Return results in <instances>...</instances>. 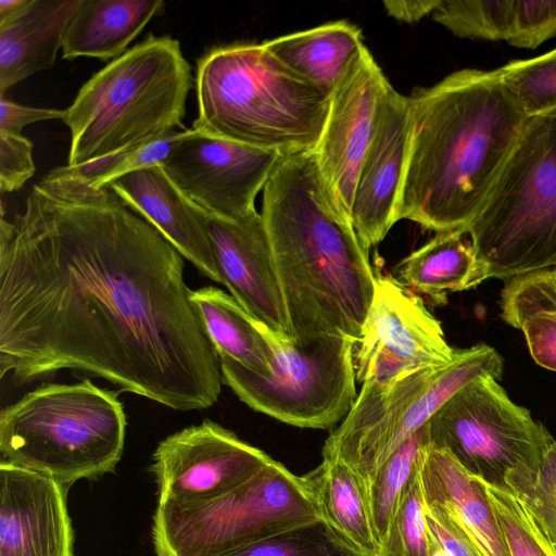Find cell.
I'll return each mask as SVG.
<instances>
[{
    "mask_svg": "<svg viewBox=\"0 0 556 556\" xmlns=\"http://www.w3.org/2000/svg\"><path fill=\"white\" fill-rule=\"evenodd\" d=\"M429 534L448 556H483L462 526L442 507L425 504Z\"/></svg>",
    "mask_w": 556,
    "mask_h": 556,
    "instance_id": "obj_37",
    "label": "cell"
},
{
    "mask_svg": "<svg viewBox=\"0 0 556 556\" xmlns=\"http://www.w3.org/2000/svg\"><path fill=\"white\" fill-rule=\"evenodd\" d=\"M271 460L232 431L204 419L157 444L151 465L159 486L157 505L185 507L219 497Z\"/></svg>",
    "mask_w": 556,
    "mask_h": 556,
    "instance_id": "obj_13",
    "label": "cell"
},
{
    "mask_svg": "<svg viewBox=\"0 0 556 556\" xmlns=\"http://www.w3.org/2000/svg\"><path fill=\"white\" fill-rule=\"evenodd\" d=\"M188 135L189 129L176 130L152 143L126 150L81 166L67 167L87 179L91 185L104 187L130 172L161 165L173 148Z\"/></svg>",
    "mask_w": 556,
    "mask_h": 556,
    "instance_id": "obj_33",
    "label": "cell"
},
{
    "mask_svg": "<svg viewBox=\"0 0 556 556\" xmlns=\"http://www.w3.org/2000/svg\"><path fill=\"white\" fill-rule=\"evenodd\" d=\"M181 254L108 186L66 165L0 220V377L89 372L172 409L211 407L219 356Z\"/></svg>",
    "mask_w": 556,
    "mask_h": 556,
    "instance_id": "obj_1",
    "label": "cell"
},
{
    "mask_svg": "<svg viewBox=\"0 0 556 556\" xmlns=\"http://www.w3.org/2000/svg\"><path fill=\"white\" fill-rule=\"evenodd\" d=\"M518 105L530 117L556 114V48L496 68Z\"/></svg>",
    "mask_w": 556,
    "mask_h": 556,
    "instance_id": "obj_30",
    "label": "cell"
},
{
    "mask_svg": "<svg viewBox=\"0 0 556 556\" xmlns=\"http://www.w3.org/2000/svg\"><path fill=\"white\" fill-rule=\"evenodd\" d=\"M261 214L293 341L341 334L357 342L376 275L314 152L280 157L263 189Z\"/></svg>",
    "mask_w": 556,
    "mask_h": 556,
    "instance_id": "obj_3",
    "label": "cell"
},
{
    "mask_svg": "<svg viewBox=\"0 0 556 556\" xmlns=\"http://www.w3.org/2000/svg\"><path fill=\"white\" fill-rule=\"evenodd\" d=\"M164 5L162 0H83L66 28L62 58L121 56Z\"/></svg>",
    "mask_w": 556,
    "mask_h": 556,
    "instance_id": "obj_23",
    "label": "cell"
},
{
    "mask_svg": "<svg viewBox=\"0 0 556 556\" xmlns=\"http://www.w3.org/2000/svg\"><path fill=\"white\" fill-rule=\"evenodd\" d=\"M200 212L220 283L254 320L279 338L293 341L262 214L254 211L229 220Z\"/></svg>",
    "mask_w": 556,
    "mask_h": 556,
    "instance_id": "obj_16",
    "label": "cell"
},
{
    "mask_svg": "<svg viewBox=\"0 0 556 556\" xmlns=\"http://www.w3.org/2000/svg\"><path fill=\"white\" fill-rule=\"evenodd\" d=\"M265 330L271 350L269 374L219 357L223 382L249 407L282 422L312 429L340 424L357 397L356 341L332 334L299 344Z\"/></svg>",
    "mask_w": 556,
    "mask_h": 556,
    "instance_id": "obj_11",
    "label": "cell"
},
{
    "mask_svg": "<svg viewBox=\"0 0 556 556\" xmlns=\"http://www.w3.org/2000/svg\"><path fill=\"white\" fill-rule=\"evenodd\" d=\"M191 299L219 357L262 376L269 374L271 350L264 325L254 320L231 294L216 287L193 290Z\"/></svg>",
    "mask_w": 556,
    "mask_h": 556,
    "instance_id": "obj_26",
    "label": "cell"
},
{
    "mask_svg": "<svg viewBox=\"0 0 556 556\" xmlns=\"http://www.w3.org/2000/svg\"><path fill=\"white\" fill-rule=\"evenodd\" d=\"M379 556H429L420 472L405 489Z\"/></svg>",
    "mask_w": 556,
    "mask_h": 556,
    "instance_id": "obj_31",
    "label": "cell"
},
{
    "mask_svg": "<svg viewBox=\"0 0 556 556\" xmlns=\"http://www.w3.org/2000/svg\"><path fill=\"white\" fill-rule=\"evenodd\" d=\"M553 267H556V263L554 264V266H553Z\"/></svg>",
    "mask_w": 556,
    "mask_h": 556,
    "instance_id": "obj_41",
    "label": "cell"
},
{
    "mask_svg": "<svg viewBox=\"0 0 556 556\" xmlns=\"http://www.w3.org/2000/svg\"><path fill=\"white\" fill-rule=\"evenodd\" d=\"M457 349L421 296L390 275H377L372 302L354 348L356 380L386 382L447 364Z\"/></svg>",
    "mask_w": 556,
    "mask_h": 556,
    "instance_id": "obj_12",
    "label": "cell"
},
{
    "mask_svg": "<svg viewBox=\"0 0 556 556\" xmlns=\"http://www.w3.org/2000/svg\"><path fill=\"white\" fill-rule=\"evenodd\" d=\"M194 83L198 132L282 156L315 151L331 98L292 75L263 43L210 49Z\"/></svg>",
    "mask_w": 556,
    "mask_h": 556,
    "instance_id": "obj_4",
    "label": "cell"
},
{
    "mask_svg": "<svg viewBox=\"0 0 556 556\" xmlns=\"http://www.w3.org/2000/svg\"><path fill=\"white\" fill-rule=\"evenodd\" d=\"M220 556H364L325 520L269 535Z\"/></svg>",
    "mask_w": 556,
    "mask_h": 556,
    "instance_id": "obj_29",
    "label": "cell"
},
{
    "mask_svg": "<svg viewBox=\"0 0 556 556\" xmlns=\"http://www.w3.org/2000/svg\"><path fill=\"white\" fill-rule=\"evenodd\" d=\"M27 0H0V22L14 15Z\"/></svg>",
    "mask_w": 556,
    "mask_h": 556,
    "instance_id": "obj_40",
    "label": "cell"
},
{
    "mask_svg": "<svg viewBox=\"0 0 556 556\" xmlns=\"http://www.w3.org/2000/svg\"><path fill=\"white\" fill-rule=\"evenodd\" d=\"M514 497L556 545V440L545 452L535 479Z\"/></svg>",
    "mask_w": 556,
    "mask_h": 556,
    "instance_id": "obj_34",
    "label": "cell"
},
{
    "mask_svg": "<svg viewBox=\"0 0 556 556\" xmlns=\"http://www.w3.org/2000/svg\"><path fill=\"white\" fill-rule=\"evenodd\" d=\"M504 362L485 343L456 351L442 366L420 368L386 382L365 381L345 418L330 433L323 458L344 463L367 492L389 456L459 389L485 376L500 379Z\"/></svg>",
    "mask_w": 556,
    "mask_h": 556,
    "instance_id": "obj_8",
    "label": "cell"
},
{
    "mask_svg": "<svg viewBox=\"0 0 556 556\" xmlns=\"http://www.w3.org/2000/svg\"><path fill=\"white\" fill-rule=\"evenodd\" d=\"M318 519L304 476L273 459L219 497L185 507L157 505L151 533L156 556H220Z\"/></svg>",
    "mask_w": 556,
    "mask_h": 556,
    "instance_id": "obj_9",
    "label": "cell"
},
{
    "mask_svg": "<svg viewBox=\"0 0 556 556\" xmlns=\"http://www.w3.org/2000/svg\"><path fill=\"white\" fill-rule=\"evenodd\" d=\"M281 156L190 128L161 166L198 208L236 220L256 211L255 198Z\"/></svg>",
    "mask_w": 556,
    "mask_h": 556,
    "instance_id": "obj_14",
    "label": "cell"
},
{
    "mask_svg": "<svg viewBox=\"0 0 556 556\" xmlns=\"http://www.w3.org/2000/svg\"><path fill=\"white\" fill-rule=\"evenodd\" d=\"M396 273L405 287L437 305L445 304L448 293L476 288L489 279L464 229L438 232L403 258Z\"/></svg>",
    "mask_w": 556,
    "mask_h": 556,
    "instance_id": "obj_24",
    "label": "cell"
},
{
    "mask_svg": "<svg viewBox=\"0 0 556 556\" xmlns=\"http://www.w3.org/2000/svg\"><path fill=\"white\" fill-rule=\"evenodd\" d=\"M65 110L25 106L0 96V131L21 135L33 123L63 119Z\"/></svg>",
    "mask_w": 556,
    "mask_h": 556,
    "instance_id": "obj_38",
    "label": "cell"
},
{
    "mask_svg": "<svg viewBox=\"0 0 556 556\" xmlns=\"http://www.w3.org/2000/svg\"><path fill=\"white\" fill-rule=\"evenodd\" d=\"M429 443L426 424L389 456L375 476L366 502L379 547L387 536L405 489L421 470Z\"/></svg>",
    "mask_w": 556,
    "mask_h": 556,
    "instance_id": "obj_28",
    "label": "cell"
},
{
    "mask_svg": "<svg viewBox=\"0 0 556 556\" xmlns=\"http://www.w3.org/2000/svg\"><path fill=\"white\" fill-rule=\"evenodd\" d=\"M33 142L22 135L0 131V191L20 190L34 176Z\"/></svg>",
    "mask_w": 556,
    "mask_h": 556,
    "instance_id": "obj_36",
    "label": "cell"
},
{
    "mask_svg": "<svg viewBox=\"0 0 556 556\" xmlns=\"http://www.w3.org/2000/svg\"><path fill=\"white\" fill-rule=\"evenodd\" d=\"M108 187L201 274L220 283L200 210L177 189L161 165L125 174Z\"/></svg>",
    "mask_w": 556,
    "mask_h": 556,
    "instance_id": "obj_19",
    "label": "cell"
},
{
    "mask_svg": "<svg viewBox=\"0 0 556 556\" xmlns=\"http://www.w3.org/2000/svg\"><path fill=\"white\" fill-rule=\"evenodd\" d=\"M83 0H27L0 22V96L51 68L66 28Z\"/></svg>",
    "mask_w": 556,
    "mask_h": 556,
    "instance_id": "obj_21",
    "label": "cell"
},
{
    "mask_svg": "<svg viewBox=\"0 0 556 556\" xmlns=\"http://www.w3.org/2000/svg\"><path fill=\"white\" fill-rule=\"evenodd\" d=\"M486 486L510 556H556L554 545L513 495Z\"/></svg>",
    "mask_w": 556,
    "mask_h": 556,
    "instance_id": "obj_32",
    "label": "cell"
},
{
    "mask_svg": "<svg viewBox=\"0 0 556 556\" xmlns=\"http://www.w3.org/2000/svg\"><path fill=\"white\" fill-rule=\"evenodd\" d=\"M390 85L364 47L330 99L328 117L314 154L323 178L349 216L361 166Z\"/></svg>",
    "mask_w": 556,
    "mask_h": 556,
    "instance_id": "obj_15",
    "label": "cell"
},
{
    "mask_svg": "<svg viewBox=\"0 0 556 556\" xmlns=\"http://www.w3.org/2000/svg\"><path fill=\"white\" fill-rule=\"evenodd\" d=\"M262 43L292 75L330 98L365 47L362 30L343 20Z\"/></svg>",
    "mask_w": 556,
    "mask_h": 556,
    "instance_id": "obj_22",
    "label": "cell"
},
{
    "mask_svg": "<svg viewBox=\"0 0 556 556\" xmlns=\"http://www.w3.org/2000/svg\"><path fill=\"white\" fill-rule=\"evenodd\" d=\"M488 277L556 263V114L530 117L479 213L465 229Z\"/></svg>",
    "mask_w": 556,
    "mask_h": 556,
    "instance_id": "obj_7",
    "label": "cell"
},
{
    "mask_svg": "<svg viewBox=\"0 0 556 556\" xmlns=\"http://www.w3.org/2000/svg\"><path fill=\"white\" fill-rule=\"evenodd\" d=\"M67 486L0 463V556H74Z\"/></svg>",
    "mask_w": 556,
    "mask_h": 556,
    "instance_id": "obj_17",
    "label": "cell"
},
{
    "mask_svg": "<svg viewBox=\"0 0 556 556\" xmlns=\"http://www.w3.org/2000/svg\"><path fill=\"white\" fill-rule=\"evenodd\" d=\"M320 518L364 556H379L365 493L356 475L342 462L323 458L303 475Z\"/></svg>",
    "mask_w": 556,
    "mask_h": 556,
    "instance_id": "obj_25",
    "label": "cell"
},
{
    "mask_svg": "<svg viewBox=\"0 0 556 556\" xmlns=\"http://www.w3.org/2000/svg\"><path fill=\"white\" fill-rule=\"evenodd\" d=\"M178 40L150 35L94 73L65 109L68 167L162 139L182 126L192 87Z\"/></svg>",
    "mask_w": 556,
    "mask_h": 556,
    "instance_id": "obj_5",
    "label": "cell"
},
{
    "mask_svg": "<svg viewBox=\"0 0 556 556\" xmlns=\"http://www.w3.org/2000/svg\"><path fill=\"white\" fill-rule=\"evenodd\" d=\"M465 23L471 39L535 49L556 37V0H473Z\"/></svg>",
    "mask_w": 556,
    "mask_h": 556,
    "instance_id": "obj_27",
    "label": "cell"
},
{
    "mask_svg": "<svg viewBox=\"0 0 556 556\" xmlns=\"http://www.w3.org/2000/svg\"><path fill=\"white\" fill-rule=\"evenodd\" d=\"M425 504L445 509L483 556H510L485 484L442 448L428 444L420 470Z\"/></svg>",
    "mask_w": 556,
    "mask_h": 556,
    "instance_id": "obj_20",
    "label": "cell"
},
{
    "mask_svg": "<svg viewBox=\"0 0 556 556\" xmlns=\"http://www.w3.org/2000/svg\"><path fill=\"white\" fill-rule=\"evenodd\" d=\"M408 98L409 146L395 219L437 233L465 230L529 117L496 70H460Z\"/></svg>",
    "mask_w": 556,
    "mask_h": 556,
    "instance_id": "obj_2",
    "label": "cell"
},
{
    "mask_svg": "<svg viewBox=\"0 0 556 556\" xmlns=\"http://www.w3.org/2000/svg\"><path fill=\"white\" fill-rule=\"evenodd\" d=\"M430 444L488 486L516 496L536 477L555 441L493 376L455 392L428 421Z\"/></svg>",
    "mask_w": 556,
    "mask_h": 556,
    "instance_id": "obj_10",
    "label": "cell"
},
{
    "mask_svg": "<svg viewBox=\"0 0 556 556\" xmlns=\"http://www.w3.org/2000/svg\"><path fill=\"white\" fill-rule=\"evenodd\" d=\"M441 0H387V13L397 21L415 23L434 12Z\"/></svg>",
    "mask_w": 556,
    "mask_h": 556,
    "instance_id": "obj_39",
    "label": "cell"
},
{
    "mask_svg": "<svg viewBox=\"0 0 556 556\" xmlns=\"http://www.w3.org/2000/svg\"><path fill=\"white\" fill-rule=\"evenodd\" d=\"M410 134V101L389 86L377 128L358 174L351 220L369 251L396 223L395 213L405 175Z\"/></svg>",
    "mask_w": 556,
    "mask_h": 556,
    "instance_id": "obj_18",
    "label": "cell"
},
{
    "mask_svg": "<svg viewBox=\"0 0 556 556\" xmlns=\"http://www.w3.org/2000/svg\"><path fill=\"white\" fill-rule=\"evenodd\" d=\"M522 331L530 355L543 368L556 371V312H531L502 317Z\"/></svg>",
    "mask_w": 556,
    "mask_h": 556,
    "instance_id": "obj_35",
    "label": "cell"
},
{
    "mask_svg": "<svg viewBox=\"0 0 556 556\" xmlns=\"http://www.w3.org/2000/svg\"><path fill=\"white\" fill-rule=\"evenodd\" d=\"M126 424L116 392L89 379L46 383L1 410V460L70 486L114 470Z\"/></svg>",
    "mask_w": 556,
    "mask_h": 556,
    "instance_id": "obj_6",
    "label": "cell"
}]
</instances>
